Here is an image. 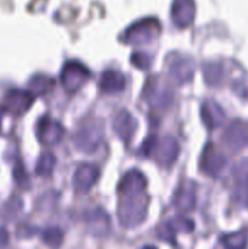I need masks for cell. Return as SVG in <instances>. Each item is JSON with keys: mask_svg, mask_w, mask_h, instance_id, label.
I'll list each match as a JSON object with an SVG mask.
<instances>
[{"mask_svg": "<svg viewBox=\"0 0 248 249\" xmlns=\"http://www.w3.org/2000/svg\"><path fill=\"white\" fill-rule=\"evenodd\" d=\"M146 178L140 170H129L118 185V219L124 228H135L145 221L148 198Z\"/></svg>", "mask_w": 248, "mask_h": 249, "instance_id": "6da1fadb", "label": "cell"}, {"mask_svg": "<svg viewBox=\"0 0 248 249\" xmlns=\"http://www.w3.org/2000/svg\"><path fill=\"white\" fill-rule=\"evenodd\" d=\"M162 32V24L155 17H147L136 21L122 34L121 40L125 44L131 45H140V44L150 43L157 38Z\"/></svg>", "mask_w": 248, "mask_h": 249, "instance_id": "7a4b0ae2", "label": "cell"}, {"mask_svg": "<svg viewBox=\"0 0 248 249\" xmlns=\"http://www.w3.org/2000/svg\"><path fill=\"white\" fill-rule=\"evenodd\" d=\"M104 123L100 119L88 121L75 133V147L85 153L95 152L104 140Z\"/></svg>", "mask_w": 248, "mask_h": 249, "instance_id": "3957f363", "label": "cell"}, {"mask_svg": "<svg viewBox=\"0 0 248 249\" xmlns=\"http://www.w3.org/2000/svg\"><path fill=\"white\" fill-rule=\"evenodd\" d=\"M142 97L148 106L156 109L168 108L174 99L172 88L159 77H152L147 80Z\"/></svg>", "mask_w": 248, "mask_h": 249, "instance_id": "277c9868", "label": "cell"}, {"mask_svg": "<svg viewBox=\"0 0 248 249\" xmlns=\"http://www.w3.org/2000/svg\"><path fill=\"white\" fill-rule=\"evenodd\" d=\"M90 71L79 61H68L61 71V84L68 92H74L90 78Z\"/></svg>", "mask_w": 248, "mask_h": 249, "instance_id": "5b68a950", "label": "cell"}, {"mask_svg": "<svg viewBox=\"0 0 248 249\" xmlns=\"http://www.w3.org/2000/svg\"><path fill=\"white\" fill-rule=\"evenodd\" d=\"M84 223L88 232L95 237H104L111 231V219L101 207L88 209L84 213Z\"/></svg>", "mask_w": 248, "mask_h": 249, "instance_id": "8992f818", "label": "cell"}, {"mask_svg": "<svg viewBox=\"0 0 248 249\" xmlns=\"http://www.w3.org/2000/svg\"><path fill=\"white\" fill-rule=\"evenodd\" d=\"M180 146L173 136H164L162 139L156 138L155 145L151 155L155 156L156 160L162 167H169L175 162L179 156Z\"/></svg>", "mask_w": 248, "mask_h": 249, "instance_id": "52a82bcc", "label": "cell"}, {"mask_svg": "<svg viewBox=\"0 0 248 249\" xmlns=\"http://www.w3.org/2000/svg\"><path fill=\"white\" fill-rule=\"evenodd\" d=\"M36 135L43 145L53 146L60 142L61 139L63 138L65 128L61 125L60 122L55 121L49 116H44L38 122Z\"/></svg>", "mask_w": 248, "mask_h": 249, "instance_id": "ba28073f", "label": "cell"}, {"mask_svg": "<svg viewBox=\"0 0 248 249\" xmlns=\"http://www.w3.org/2000/svg\"><path fill=\"white\" fill-rule=\"evenodd\" d=\"M226 164V158L213 145L208 143L204 147L201 157V170L209 177H218Z\"/></svg>", "mask_w": 248, "mask_h": 249, "instance_id": "9c48e42d", "label": "cell"}, {"mask_svg": "<svg viewBox=\"0 0 248 249\" xmlns=\"http://www.w3.org/2000/svg\"><path fill=\"white\" fill-rule=\"evenodd\" d=\"M196 65L191 57L180 56L175 57L169 65V74L177 84H184L194 78Z\"/></svg>", "mask_w": 248, "mask_h": 249, "instance_id": "30bf717a", "label": "cell"}, {"mask_svg": "<svg viewBox=\"0 0 248 249\" xmlns=\"http://www.w3.org/2000/svg\"><path fill=\"white\" fill-rule=\"evenodd\" d=\"M196 6L194 0H174L172 5V21L179 28L190 26L195 18Z\"/></svg>", "mask_w": 248, "mask_h": 249, "instance_id": "8fae6325", "label": "cell"}, {"mask_svg": "<svg viewBox=\"0 0 248 249\" xmlns=\"http://www.w3.org/2000/svg\"><path fill=\"white\" fill-rule=\"evenodd\" d=\"M34 100V95L31 91L14 89L7 92L5 96V108L12 114H23L28 111L32 102Z\"/></svg>", "mask_w": 248, "mask_h": 249, "instance_id": "7c38bea8", "label": "cell"}, {"mask_svg": "<svg viewBox=\"0 0 248 249\" xmlns=\"http://www.w3.org/2000/svg\"><path fill=\"white\" fill-rule=\"evenodd\" d=\"M99 168L90 163H83L77 168L73 178L74 187L78 191H89L99 179Z\"/></svg>", "mask_w": 248, "mask_h": 249, "instance_id": "4fadbf2b", "label": "cell"}, {"mask_svg": "<svg viewBox=\"0 0 248 249\" xmlns=\"http://www.w3.org/2000/svg\"><path fill=\"white\" fill-rule=\"evenodd\" d=\"M201 117L206 128L209 129V130H213V129L220 126L223 124L224 119H225L223 108L219 106L215 100L212 99L204 100L203 104H202Z\"/></svg>", "mask_w": 248, "mask_h": 249, "instance_id": "5bb4252c", "label": "cell"}, {"mask_svg": "<svg viewBox=\"0 0 248 249\" xmlns=\"http://www.w3.org/2000/svg\"><path fill=\"white\" fill-rule=\"evenodd\" d=\"M173 206L177 211L182 212V213L192 211L196 206V191L194 186L190 184L181 185L175 191L174 197H173Z\"/></svg>", "mask_w": 248, "mask_h": 249, "instance_id": "9a60e30c", "label": "cell"}, {"mask_svg": "<svg viewBox=\"0 0 248 249\" xmlns=\"http://www.w3.org/2000/svg\"><path fill=\"white\" fill-rule=\"evenodd\" d=\"M125 88V77L116 70L105 71L100 79V89L105 94H118Z\"/></svg>", "mask_w": 248, "mask_h": 249, "instance_id": "2e32d148", "label": "cell"}, {"mask_svg": "<svg viewBox=\"0 0 248 249\" xmlns=\"http://www.w3.org/2000/svg\"><path fill=\"white\" fill-rule=\"evenodd\" d=\"M247 139V128L242 123H240V122H235V123H232L226 129L223 140L230 150L237 151L245 146Z\"/></svg>", "mask_w": 248, "mask_h": 249, "instance_id": "e0dca14e", "label": "cell"}, {"mask_svg": "<svg viewBox=\"0 0 248 249\" xmlns=\"http://www.w3.org/2000/svg\"><path fill=\"white\" fill-rule=\"evenodd\" d=\"M113 129L117 136L128 142L136 130V121L128 111H121L114 118Z\"/></svg>", "mask_w": 248, "mask_h": 249, "instance_id": "ac0fdd59", "label": "cell"}, {"mask_svg": "<svg viewBox=\"0 0 248 249\" xmlns=\"http://www.w3.org/2000/svg\"><path fill=\"white\" fill-rule=\"evenodd\" d=\"M56 167V157L51 152H44L39 157L35 172L39 177H49Z\"/></svg>", "mask_w": 248, "mask_h": 249, "instance_id": "d6986e66", "label": "cell"}, {"mask_svg": "<svg viewBox=\"0 0 248 249\" xmlns=\"http://www.w3.org/2000/svg\"><path fill=\"white\" fill-rule=\"evenodd\" d=\"M53 79L45 75H34L29 80V89L33 95H43L53 87Z\"/></svg>", "mask_w": 248, "mask_h": 249, "instance_id": "ffe728a7", "label": "cell"}, {"mask_svg": "<svg viewBox=\"0 0 248 249\" xmlns=\"http://www.w3.org/2000/svg\"><path fill=\"white\" fill-rule=\"evenodd\" d=\"M203 73L204 80L208 83V85H216L223 78V67L219 63L207 62L203 66Z\"/></svg>", "mask_w": 248, "mask_h": 249, "instance_id": "44dd1931", "label": "cell"}, {"mask_svg": "<svg viewBox=\"0 0 248 249\" xmlns=\"http://www.w3.org/2000/svg\"><path fill=\"white\" fill-rule=\"evenodd\" d=\"M167 224L170 226V229H172L175 233H190L194 231L195 228L194 221L180 215L170 219L169 221H167Z\"/></svg>", "mask_w": 248, "mask_h": 249, "instance_id": "7402d4cb", "label": "cell"}, {"mask_svg": "<svg viewBox=\"0 0 248 249\" xmlns=\"http://www.w3.org/2000/svg\"><path fill=\"white\" fill-rule=\"evenodd\" d=\"M41 240L50 247H58L63 242V232L60 228H48L41 233Z\"/></svg>", "mask_w": 248, "mask_h": 249, "instance_id": "603a6c76", "label": "cell"}, {"mask_svg": "<svg viewBox=\"0 0 248 249\" xmlns=\"http://www.w3.org/2000/svg\"><path fill=\"white\" fill-rule=\"evenodd\" d=\"M131 63H133L135 67L140 68V70H147L151 66V56L146 53H141V51H135V53L131 55Z\"/></svg>", "mask_w": 248, "mask_h": 249, "instance_id": "cb8c5ba5", "label": "cell"}, {"mask_svg": "<svg viewBox=\"0 0 248 249\" xmlns=\"http://www.w3.org/2000/svg\"><path fill=\"white\" fill-rule=\"evenodd\" d=\"M220 242H223L226 247H243L246 245V237L242 233L224 236L220 238Z\"/></svg>", "mask_w": 248, "mask_h": 249, "instance_id": "d4e9b609", "label": "cell"}, {"mask_svg": "<svg viewBox=\"0 0 248 249\" xmlns=\"http://www.w3.org/2000/svg\"><path fill=\"white\" fill-rule=\"evenodd\" d=\"M14 177L15 180H16L17 184L19 185L23 189H27L29 187V179H28V174L26 173V169L22 164L16 165V168L14 169Z\"/></svg>", "mask_w": 248, "mask_h": 249, "instance_id": "484cf974", "label": "cell"}, {"mask_svg": "<svg viewBox=\"0 0 248 249\" xmlns=\"http://www.w3.org/2000/svg\"><path fill=\"white\" fill-rule=\"evenodd\" d=\"M175 235H177V233L170 229V226L168 225L167 223L163 224L157 231L158 237H159L162 241H165V242L170 243V245L175 243Z\"/></svg>", "mask_w": 248, "mask_h": 249, "instance_id": "4316f807", "label": "cell"}, {"mask_svg": "<svg viewBox=\"0 0 248 249\" xmlns=\"http://www.w3.org/2000/svg\"><path fill=\"white\" fill-rule=\"evenodd\" d=\"M22 209V201L19 198L11 199V202H9V204H6V216L9 218H14L17 214L21 212Z\"/></svg>", "mask_w": 248, "mask_h": 249, "instance_id": "83f0119b", "label": "cell"}, {"mask_svg": "<svg viewBox=\"0 0 248 249\" xmlns=\"http://www.w3.org/2000/svg\"><path fill=\"white\" fill-rule=\"evenodd\" d=\"M7 241H9V233H7V231L5 229L1 228L0 229V247L6 245Z\"/></svg>", "mask_w": 248, "mask_h": 249, "instance_id": "f1b7e54d", "label": "cell"}, {"mask_svg": "<svg viewBox=\"0 0 248 249\" xmlns=\"http://www.w3.org/2000/svg\"><path fill=\"white\" fill-rule=\"evenodd\" d=\"M1 116H2V114H1V109H0V125H1Z\"/></svg>", "mask_w": 248, "mask_h": 249, "instance_id": "f546056e", "label": "cell"}]
</instances>
